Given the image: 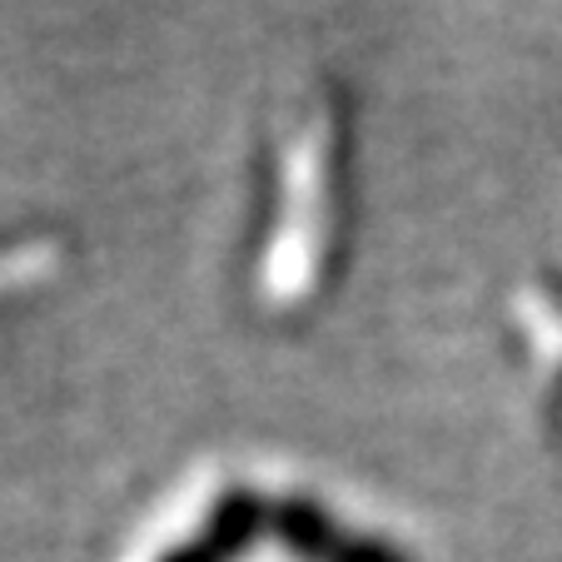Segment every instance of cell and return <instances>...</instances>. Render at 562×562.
<instances>
[{"instance_id": "6da1fadb", "label": "cell", "mask_w": 562, "mask_h": 562, "mask_svg": "<svg viewBox=\"0 0 562 562\" xmlns=\"http://www.w3.org/2000/svg\"><path fill=\"white\" fill-rule=\"evenodd\" d=\"M344 175H349L344 110L334 105V95H314L279 159L274 224L259 265L265 299L289 308L329 284L344 249Z\"/></svg>"}, {"instance_id": "7a4b0ae2", "label": "cell", "mask_w": 562, "mask_h": 562, "mask_svg": "<svg viewBox=\"0 0 562 562\" xmlns=\"http://www.w3.org/2000/svg\"><path fill=\"white\" fill-rule=\"evenodd\" d=\"M518 329L528 339L532 369H538V389L548 404L552 424L562 434V279L542 274L518 294Z\"/></svg>"}, {"instance_id": "3957f363", "label": "cell", "mask_w": 562, "mask_h": 562, "mask_svg": "<svg viewBox=\"0 0 562 562\" xmlns=\"http://www.w3.org/2000/svg\"><path fill=\"white\" fill-rule=\"evenodd\" d=\"M50 265H55L50 239H11V245H0V289L31 284V279L50 274Z\"/></svg>"}]
</instances>
